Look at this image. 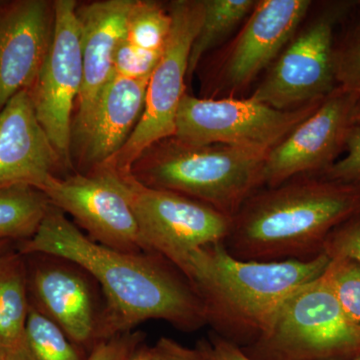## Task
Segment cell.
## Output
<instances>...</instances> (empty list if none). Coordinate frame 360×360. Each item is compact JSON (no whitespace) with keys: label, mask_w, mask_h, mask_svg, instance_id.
<instances>
[{"label":"cell","mask_w":360,"mask_h":360,"mask_svg":"<svg viewBox=\"0 0 360 360\" xmlns=\"http://www.w3.org/2000/svg\"><path fill=\"white\" fill-rule=\"evenodd\" d=\"M172 18L168 9L148 0H134L127 23V39L153 51H163L169 39Z\"/></svg>","instance_id":"obj_23"},{"label":"cell","mask_w":360,"mask_h":360,"mask_svg":"<svg viewBox=\"0 0 360 360\" xmlns=\"http://www.w3.org/2000/svg\"><path fill=\"white\" fill-rule=\"evenodd\" d=\"M134 0H103L77 6L84 82L78 96L75 134L86 127L98 97L115 75V58L127 39V23Z\"/></svg>","instance_id":"obj_16"},{"label":"cell","mask_w":360,"mask_h":360,"mask_svg":"<svg viewBox=\"0 0 360 360\" xmlns=\"http://www.w3.org/2000/svg\"><path fill=\"white\" fill-rule=\"evenodd\" d=\"M6 243L7 241H0V255L6 253Z\"/></svg>","instance_id":"obj_34"},{"label":"cell","mask_w":360,"mask_h":360,"mask_svg":"<svg viewBox=\"0 0 360 360\" xmlns=\"http://www.w3.org/2000/svg\"><path fill=\"white\" fill-rule=\"evenodd\" d=\"M310 0H260L227 53L220 82L224 89H246L271 66L309 13Z\"/></svg>","instance_id":"obj_13"},{"label":"cell","mask_w":360,"mask_h":360,"mask_svg":"<svg viewBox=\"0 0 360 360\" xmlns=\"http://www.w3.org/2000/svg\"><path fill=\"white\" fill-rule=\"evenodd\" d=\"M120 175L134 210L142 248L165 258L182 274L194 251L224 243L229 236L232 219L212 206L144 186L131 174Z\"/></svg>","instance_id":"obj_6"},{"label":"cell","mask_w":360,"mask_h":360,"mask_svg":"<svg viewBox=\"0 0 360 360\" xmlns=\"http://www.w3.org/2000/svg\"><path fill=\"white\" fill-rule=\"evenodd\" d=\"M20 253L63 258L96 279L106 300L98 341L134 331L151 319L186 333L207 326L200 296L174 264L155 253L123 252L99 245L52 205Z\"/></svg>","instance_id":"obj_1"},{"label":"cell","mask_w":360,"mask_h":360,"mask_svg":"<svg viewBox=\"0 0 360 360\" xmlns=\"http://www.w3.org/2000/svg\"><path fill=\"white\" fill-rule=\"evenodd\" d=\"M0 360H2L1 359H0Z\"/></svg>","instance_id":"obj_36"},{"label":"cell","mask_w":360,"mask_h":360,"mask_svg":"<svg viewBox=\"0 0 360 360\" xmlns=\"http://www.w3.org/2000/svg\"><path fill=\"white\" fill-rule=\"evenodd\" d=\"M163 51H148L124 39L116 51L115 75L129 79H150Z\"/></svg>","instance_id":"obj_25"},{"label":"cell","mask_w":360,"mask_h":360,"mask_svg":"<svg viewBox=\"0 0 360 360\" xmlns=\"http://www.w3.org/2000/svg\"><path fill=\"white\" fill-rule=\"evenodd\" d=\"M321 103L279 110L250 97L198 98L186 94L177 110L174 137L191 146L224 144L269 153Z\"/></svg>","instance_id":"obj_8"},{"label":"cell","mask_w":360,"mask_h":360,"mask_svg":"<svg viewBox=\"0 0 360 360\" xmlns=\"http://www.w3.org/2000/svg\"><path fill=\"white\" fill-rule=\"evenodd\" d=\"M323 252L330 258L345 257L360 264V212L329 234Z\"/></svg>","instance_id":"obj_27"},{"label":"cell","mask_w":360,"mask_h":360,"mask_svg":"<svg viewBox=\"0 0 360 360\" xmlns=\"http://www.w3.org/2000/svg\"><path fill=\"white\" fill-rule=\"evenodd\" d=\"M323 276L347 319L360 328L359 262L345 257L330 258V262Z\"/></svg>","instance_id":"obj_24"},{"label":"cell","mask_w":360,"mask_h":360,"mask_svg":"<svg viewBox=\"0 0 360 360\" xmlns=\"http://www.w3.org/2000/svg\"><path fill=\"white\" fill-rule=\"evenodd\" d=\"M150 360H205L198 347L189 348L172 338H161L150 347Z\"/></svg>","instance_id":"obj_31"},{"label":"cell","mask_w":360,"mask_h":360,"mask_svg":"<svg viewBox=\"0 0 360 360\" xmlns=\"http://www.w3.org/2000/svg\"><path fill=\"white\" fill-rule=\"evenodd\" d=\"M148 82L113 75L101 91L89 123L77 136L85 161L94 169L106 167L131 136L143 112Z\"/></svg>","instance_id":"obj_18"},{"label":"cell","mask_w":360,"mask_h":360,"mask_svg":"<svg viewBox=\"0 0 360 360\" xmlns=\"http://www.w3.org/2000/svg\"><path fill=\"white\" fill-rule=\"evenodd\" d=\"M329 262L324 252L309 262H245L219 243L194 251L184 276L202 300L212 333L245 348L269 330L286 300L322 276Z\"/></svg>","instance_id":"obj_3"},{"label":"cell","mask_w":360,"mask_h":360,"mask_svg":"<svg viewBox=\"0 0 360 360\" xmlns=\"http://www.w3.org/2000/svg\"><path fill=\"white\" fill-rule=\"evenodd\" d=\"M340 13L326 11L293 37L250 98L279 110L326 99L338 87L335 27Z\"/></svg>","instance_id":"obj_9"},{"label":"cell","mask_w":360,"mask_h":360,"mask_svg":"<svg viewBox=\"0 0 360 360\" xmlns=\"http://www.w3.org/2000/svg\"><path fill=\"white\" fill-rule=\"evenodd\" d=\"M360 212V187L305 174L258 189L232 219L224 245L245 262H309L338 225Z\"/></svg>","instance_id":"obj_2"},{"label":"cell","mask_w":360,"mask_h":360,"mask_svg":"<svg viewBox=\"0 0 360 360\" xmlns=\"http://www.w3.org/2000/svg\"><path fill=\"white\" fill-rule=\"evenodd\" d=\"M40 191L99 245L123 252H143L134 210L115 170L97 168L91 174L66 179L53 175Z\"/></svg>","instance_id":"obj_11"},{"label":"cell","mask_w":360,"mask_h":360,"mask_svg":"<svg viewBox=\"0 0 360 360\" xmlns=\"http://www.w3.org/2000/svg\"><path fill=\"white\" fill-rule=\"evenodd\" d=\"M345 151V155L321 175L338 184L360 187V124L350 129Z\"/></svg>","instance_id":"obj_26"},{"label":"cell","mask_w":360,"mask_h":360,"mask_svg":"<svg viewBox=\"0 0 360 360\" xmlns=\"http://www.w3.org/2000/svg\"><path fill=\"white\" fill-rule=\"evenodd\" d=\"M352 122H354V125L360 124V97L359 101L355 104Z\"/></svg>","instance_id":"obj_33"},{"label":"cell","mask_w":360,"mask_h":360,"mask_svg":"<svg viewBox=\"0 0 360 360\" xmlns=\"http://www.w3.org/2000/svg\"><path fill=\"white\" fill-rule=\"evenodd\" d=\"M32 274L35 307L65 331L70 340L84 350L98 342L103 310L97 309L89 274L79 266L49 257Z\"/></svg>","instance_id":"obj_15"},{"label":"cell","mask_w":360,"mask_h":360,"mask_svg":"<svg viewBox=\"0 0 360 360\" xmlns=\"http://www.w3.org/2000/svg\"><path fill=\"white\" fill-rule=\"evenodd\" d=\"M26 345L33 360H85L84 350L58 324L30 305L25 326Z\"/></svg>","instance_id":"obj_22"},{"label":"cell","mask_w":360,"mask_h":360,"mask_svg":"<svg viewBox=\"0 0 360 360\" xmlns=\"http://www.w3.org/2000/svg\"><path fill=\"white\" fill-rule=\"evenodd\" d=\"M59 162L30 90H21L0 110V188L28 184L41 189Z\"/></svg>","instance_id":"obj_17"},{"label":"cell","mask_w":360,"mask_h":360,"mask_svg":"<svg viewBox=\"0 0 360 360\" xmlns=\"http://www.w3.org/2000/svg\"><path fill=\"white\" fill-rule=\"evenodd\" d=\"M196 347L205 360H252L238 345L213 333L198 341Z\"/></svg>","instance_id":"obj_30"},{"label":"cell","mask_w":360,"mask_h":360,"mask_svg":"<svg viewBox=\"0 0 360 360\" xmlns=\"http://www.w3.org/2000/svg\"><path fill=\"white\" fill-rule=\"evenodd\" d=\"M359 97L336 87L311 115L269 151L264 187L281 186L300 175H321L333 167L345 151Z\"/></svg>","instance_id":"obj_12"},{"label":"cell","mask_w":360,"mask_h":360,"mask_svg":"<svg viewBox=\"0 0 360 360\" xmlns=\"http://www.w3.org/2000/svg\"><path fill=\"white\" fill-rule=\"evenodd\" d=\"M241 349L252 360L354 359L360 357V328L322 274L291 295L269 330Z\"/></svg>","instance_id":"obj_5"},{"label":"cell","mask_w":360,"mask_h":360,"mask_svg":"<svg viewBox=\"0 0 360 360\" xmlns=\"http://www.w3.org/2000/svg\"><path fill=\"white\" fill-rule=\"evenodd\" d=\"M350 360H360V357H357V359H350Z\"/></svg>","instance_id":"obj_35"},{"label":"cell","mask_w":360,"mask_h":360,"mask_svg":"<svg viewBox=\"0 0 360 360\" xmlns=\"http://www.w3.org/2000/svg\"><path fill=\"white\" fill-rule=\"evenodd\" d=\"M51 203L44 191L28 184L0 188V241L28 240L37 233Z\"/></svg>","instance_id":"obj_20"},{"label":"cell","mask_w":360,"mask_h":360,"mask_svg":"<svg viewBox=\"0 0 360 360\" xmlns=\"http://www.w3.org/2000/svg\"><path fill=\"white\" fill-rule=\"evenodd\" d=\"M77 2H53L51 49L30 90L35 112L61 161L70 160L73 105L84 82Z\"/></svg>","instance_id":"obj_10"},{"label":"cell","mask_w":360,"mask_h":360,"mask_svg":"<svg viewBox=\"0 0 360 360\" xmlns=\"http://www.w3.org/2000/svg\"><path fill=\"white\" fill-rule=\"evenodd\" d=\"M144 335L129 331L98 341L85 360H127L142 343Z\"/></svg>","instance_id":"obj_29"},{"label":"cell","mask_w":360,"mask_h":360,"mask_svg":"<svg viewBox=\"0 0 360 360\" xmlns=\"http://www.w3.org/2000/svg\"><path fill=\"white\" fill-rule=\"evenodd\" d=\"M255 0H202L203 18L189 56L191 77L208 51L217 47L250 16Z\"/></svg>","instance_id":"obj_21"},{"label":"cell","mask_w":360,"mask_h":360,"mask_svg":"<svg viewBox=\"0 0 360 360\" xmlns=\"http://www.w3.org/2000/svg\"><path fill=\"white\" fill-rule=\"evenodd\" d=\"M127 360H150V347L142 343Z\"/></svg>","instance_id":"obj_32"},{"label":"cell","mask_w":360,"mask_h":360,"mask_svg":"<svg viewBox=\"0 0 360 360\" xmlns=\"http://www.w3.org/2000/svg\"><path fill=\"white\" fill-rule=\"evenodd\" d=\"M338 86L360 96V27L347 44L335 51Z\"/></svg>","instance_id":"obj_28"},{"label":"cell","mask_w":360,"mask_h":360,"mask_svg":"<svg viewBox=\"0 0 360 360\" xmlns=\"http://www.w3.org/2000/svg\"><path fill=\"white\" fill-rule=\"evenodd\" d=\"M269 153L224 146H191L175 137L148 148L132 167L144 186L182 194L233 219L264 187Z\"/></svg>","instance_id":"obj_4"},{"label":"cell","mask_w":360,"mask_h":360,"mask_svg":"<svg viewBox=\"0 0 360 360\" xmlns=\"http://www.w3.org/2000/svg\"><path fill=\"white\" fill-rule=\"evenodd\" d=\"M30 304L20 255H0V359L33 360L26 345L25 326Z\"/></svg>","instance_id":"obj_19"},{"label":"cell","mask_w":360,"mask_h":360,"mask_svg":"<svg viewBox=\"0 0 360 360\" xmlns=\"http://www.w3.org/2000/svg\"><path fill=\"white\" fill-rule=\"evenodd\" d=\"M168 11L172 18V32L149 79L141 120L122 150L104 167L120 174H131L148 148L174 136L177 110L186 94L191 46L202 22V0H175Z\"/></svg>","instance_id":"obj_7"},{"label":"cell","mask_w":360,"mask_h":360,"mask_svg":"<svg viewBox=\"0 0 360 360\" xmlns=\"http://www.w3.org/2000/svg\"><path fill=\"white\" fill-rule=\"evenodd\" d=\"M53 4L16 2L0 13V110L21 90H30L51 49Z\"/></svg>","instance_id":"obj_14"}]
</instances>
